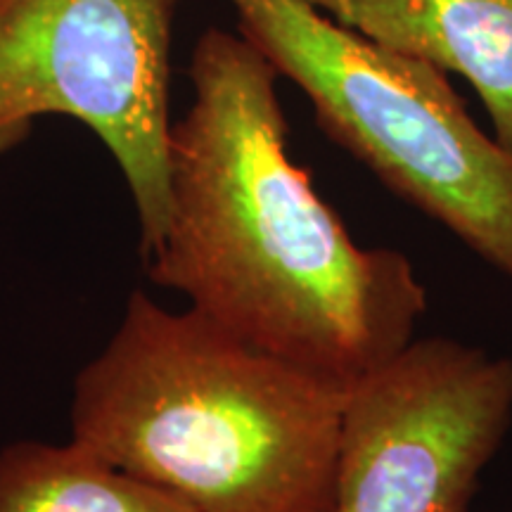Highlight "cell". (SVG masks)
<instances>
[{"instance_id": "5b68a950", "label": "cell", "mask_w": 512, "mask_h": 512, "mask_svg": "<svg viewBox=\"0 0 512 512\" xmlns=\"http://www.w3.org/2000/svg\"><path fill=\"white\" fill-rule=\"evenodd\" d=\"M512 427V358L408 342L347 387L332 512H472Z\"/></svg>"}, {"instance_id": "277c9868", "label": "cell", "mask_w": 512, "mask_h": 512, "mask_svg": "<svg viewBox=\"0 0 512 512\" xmlns=\"http://www.w3.org/2000/svg\"><path fill=\"white\" fill-rule=\"evenodd\" d=\"M178 0H0V155L36 119L88 126L117 159L150 252L169 219Z\"/></svg>"}, {"instance_id": "52a82bcc", "label": "cell", "mask_w": 512, "mask_h": 512, "mask_svg": "<svg viewBox=\"0 0 512 512\" xmlns=\"http://www.w3.org/2000/svg\"><path fill=\"white\" fill-rule=\"evenodd\" d=\"M0 512H195L93 448L15 441L0 451Z\"/></svg>"}, {"instance_id": "8992f818", "label": "cell", "mask_w": 512, "mask_h": 512, "mask_svg": "<svg viewBox=\"0 0 512 512\" xmlns=\"http://www.w3.org/2000/svg\"><path fill=\"white\" fill-rule=\"evenodd\" d=\"M370 41L465 76L512 155V0H311Z\"/></svg>"}, {"instance_id": "7a4b0ae2", "label": "cell", "mask_w": 512, "mask_h": 512, "mask_svg": "<svg viewBox=\"0 0 512 512\" xmlns=\"http://www.w3.org/2000/svg\"><path fill=\"white\" fill-rule=\"evenodd\" d=\"M347 387L150 294L74 380L72 439L195 512H332Z\"/></svg>"}, {"instance_id": "3957f363", "label": "cell", "mask_w": 512, "mask_h": 512, "mask_svg": "<svg viewBox=\"0 0 512 512\" xmlns=\"http://www.w3.org/2000/svg\"><path fill=\"white\" fill-rule=\"evenodd\" d=\"M240 36L309 95L318 126L512 283V155L444 69L342 27L311 0H230Z\"/></svg>"}, {"instance_id": "6da1fadb", "label": "cell", "mask_w": 512, "mask_h": 512, "mask_svg": "<svg viewBox=\"0 0 512 512\" xmlns=\"http://www.w3.org/2000/svg\"><path fill=\"white\" fill-rule=\"evenodd\" d=\"M278 76L247 38L200 36L145 273L242 342L351 387L413 342L427 287L399 249L358 245L294 162Z\"/></svg>"}]
</instances>
